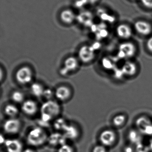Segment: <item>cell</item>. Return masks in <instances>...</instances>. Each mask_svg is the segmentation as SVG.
<instances>
[{
  "instance_id": "cell-23",
  "label": "cell",
  "mask_w": 152,
  "mask_h": 152,
  "mask_svg": "<svg viewBox=\"0 0 152 152\" xmlns=\"http://www.w3.org/2000/svg\"><path fill=\"white\" fill-rule=\"evenodd\" d=\"M61 18L63 22L69 24L73 22L75 18V15L71 11L66 10L62 13Z\"/></svg>"
},
{
  "instance_id": "cell-9",
  "label": "cell",
  "mask_w": 152,
  "mask_h": 152,
  "mask_svg": "<svg viewBox=\"0 0 152 152\" xmlns=\"http://www.w3.org/2000/svg\"><path fill=\"white\" fill-rule=\"evenodd\" d=\"M38 109V105L36 102L31 99L25 100L21 104V110L29 116L35 115L37 113Z\"/></svg>"
},
{
  "instance_id": "cell-15",
  "label": "cell",
  "mask_w": 152,
  "mask_h": 152,
  "mask_svg": "<svg viewBox=\"0 0 152 152\" xmlns=\"http://www.w3.org/2000/svg\"><path fill=\"white\" fill-rule=\"evenodd\" d=\"M152 123L151 119L146 116H140L136 121V126L141 133Z\"/></svg>"
},
{
  "instance_id": "cell-14",
  "label": "cell",
  "mask_w": 152,
  "mask_h": 152,
  "mask_svg": "<svg viewBox=\"0 0 152 152\" xmlns=\"http://www.w3.org/2000/svg\"><path fill=\"white\" fill-rule=\"evenodd\" d=\"M79 66L78 59L75 57H69L64 61L63 67L70 73L76 70Z\"/></svg>"
},
{
  "instance_id": "cell-18",
  "label": "cell",
  "mask_w": 152,
  "mask_h": 152,
  "mask_svg": "<svg viewBox=\"0 0 152 152\" xmlns=\"http://www.w3.org/2000/svg\"><path fill=\"white\" fill-rule=\"evenodd\" d=\"M45 88L43 85L37 82L33 83L30 87L31 94L36 97L40 98L43 97Z\"/></svg>"
},
{
  "instance_id": "cell-20",
  "label": "cell",
  "mask_w": 152,
  "mask_h": 152,
  "mask_svg": "<svg viewBox=\"0 0 152 152\" xmlns=\"http://www.w3.org/2000/svg\"><path fill=\"white\" fill-rule=\"evenodd\" d=\"M128 137L129 141L136 145L142 142L141 135L136 130H132L129 131Z\"/></svg>"
},
{
  "instance_id": "cell-25",
  "label": "cell",
  "mask_w": 152,
  "mask_h": 152,
  "mask_svg": "<svg viewBox=\"0 0 152 152\" xmlns=\"http://www.w3.org/2000/svg\"><path fill=\"white\" fill-rule=\"evenodd\" d=\"M68 125L66 123V121L64 120V119L62 118H58L54 123V127L57 129H62L64 130Z\"/></svg>"
},
{
  "instance_id": "cell-36",
  "label": "cell",
  "mask_w": 152,
  "mask_h": 152,
  "mask_svg": "<svg viewBox=\"0 0 152 152\" xmlns=\"http://www.w3.org/2000/svg\"><path fill=\"white\" fill-rule=\"evenodd\" d=\"M125 152H134V151L132 147L127 146L125 148Z\"/></svg>"
},
{
  "instance_id": "cell-21",
  "label": "cell",
  "mask_w": 152,
  "mask_h": 152,
  "mask_svg": "<svg viewBox=\"0 0 152 152\" xmlns=\"http://www.w3.org/2000/svg\"><path fill=\"white\" fill-rule=\"evenodd\" d=\"M11 98L12 102L16 104H22L25 101V95L19 90H16L12 92Z\"/></svg>"
},
{
  "instance_id": "cell-12",
  "label": "cell",
  "mask_w": 152,
  "mask_h": 152,
  "mask_svg": "<svg viewBox=\"0 0 152 152\" xmlns=\"http://www.w3.org/2000/svg\"><path fill=\"white\" fill-rule=\"evenodd\" d=\"M120 68L125 76L133 77L137 73V66L136 63L131 61H125Z\"/></svg>"
},
{
  "instance_id": "cell-24",
  "label": "cell",
  "mask_w": 152,
  "mask_h": 152,
  "mask_svg": "<svg viewBox=\"0 0 152 152\" xmlns=\"http://www.w3.org/2000/svg\"><path fill=\"white\" fill-rule=\"evenodd\" d=\"M126 120V117L124 114H120L113 118L112 123L116 127H120L124 125Z\"/></svg>"
},
{
  "instance_id": "cell-4",
  "label": "cell",
  "mask_w": 152,
  "mask_h": 152,
  "mask_svg": "<svg viewBox=\"0 0 152 152\" xmlns=\"http://www.w3.org/2000/svg\"><path fill=\"white\" fill-rule=\"evenodd\" d=\"M33 78L32 69L27 66L21 67L18 69L15 74V78L19 84L27 85L31 82Z\"/></svg>"
},
{
  "instance_id": "cell-39",
  "label": "cell",
  "mask_w": 152,
  "mask_h": 152,
  "mask_svg": "<svg viewBox=\"0 0 152 152\" xmlns=\"http://www.w3.org/2000/svg\"><path fill=\"white\" fill-rule=\"evenodd\" d=\"M23 152H35L33 150L30 149H27L23 151Z\"/></svg>"
},
{
  "instance_id": "cell-3",
  "label": "cell",
  "mask_w": 152,
  "mask_h": 152,
  "mask_svg": "<svg viewBox=\"0 0 152 152\" xmlns=\"http://www.w3.org/2000/svg\"><path fill=\"white\" fill-rule=\"evenodd\" d=\"M47 139L46 132L40 127L32 129L28 134L27 142L33 146H39L44 143Z\"/></svg>"
},
{
  "instance_id": "cell-35",
  "label": "cell",
  "mask_w": 152,
  "mask_h": 152,
  "mask_svg": "<svg viewBox=\"0 0 152 152\" xmlns=\"http://www.w3.org/2000/svg\"><path fill=\"white\" fill-rule=\"evenodd\" d=\"M108 35V31L105 29H104L101 31V34H100V36L101 38H104V37H106Z\"/></svg>"
},
{
  "instance_id": "cell-32",
  "label": "cell",
  "mask_w": 152,
  "mask_h": 152,
  "mask_svg": "<svg viewBox=\"0 0 152 152\" xmlns=\"http://www.w3.org/2000/svg\"><path fill=\"white\" fill-rule=\"evenodd\" d=\"M146 47L148 51L152 53V36L149 37L146 41Z\"/></svg>"
},
{
  "instance_id": "cell-5",
  "label": "cell",
  "mask_w": 152,
  "mask_h": 152,
  "mask_svg": "<svg viewBox=\"0 0 152 152\" xmlns=\"http://www.w3.org/2000/svg\"><path fill=\"white\" fill-rule=\"evenodd\" d=\"M95 52L91 46L84 45L79 51V58L84 63L91 62L95 57Z\"/></svg>"
},
{
  "instance_id": "cell-27",
  "label": "cell",
  "mask_w": 152,
  "mask_h": 152,
  "mask_svg": "<svg viewBox=\"0 0 152 152\" xmlns=\"http://www.w3.org/2000/svg\"><path fill=\"white\" fill-rule=\"evenodd\" d=\"M113 72L114 77L117 79H121L125 76L121 68H117L116 67L115 69L113 70Z\"/></svg>"
},
{
  "instance_id": "cell-26",
  "label": "cell",
  "mask_w": 152,
  "mask_h": 152,
  "mask_svg": "<svg viewBox=\"0 0 152 152\" xmlns=\"http://www.w3.org/2000/svg\"><path fill=\"white\" fill-rule=\"evenodd\" d=\"M54 96V91H53L51 88H45L43 97L46 101L52 100V98Z\"/></svg>"
},
{
  "instance_id": "cell-13",
  "label": "cell",
  "mask_w": 152,
  "mask_h": 152,
  "mask_svg": "<svg viewBox=\"0 0 152 152\" xmlns=\"http://www.w3.org/2000/svg\"><path fill=\"white\" fill-rule=\"evenodd\" d=\"M4 145L8 152H22V145L17 139H8L4 141Z\"/></svg>"
},
{
  "instance_id": "cell-29",
  "label": "cell",
  "mask_w": 152,
  "mask_h": 152,
  "mask_svg": "<svg viewBox=\"0 0 152 152\" xmlns=\"http://www.w3.org/2000/svg\"><path fill=\"white\" fill-rule=\"evenodd\" d=\"M58 152H73V149L70 145L65 144L63 145H61Z\"/></svg>"
},
{
  "instance_id": "cell-34",
  "label": "cell",
  "mask_w": 152,
  "mask_h": 152,
  "mask_svg": "<svg viewBox=\"0 0 152 152\" xmlns=\"http://www.w3.org/2000/svg\"><path fill=\"white\" fill-rule=\"evenodd\" d=\"M60 74H61V75L66 76L68 75L69 74V73L63 67H62L60 70Z\"/></svg>"
},
{
  "instance_id": "cell-28",
  "label": "cell",
  "mask_w": 152,
  "mask_h": 152,
  "mask_svg": "<svg viewBox=\"0 0 152 152\" xmlns=\"http://www.w3.org/2000/svg\"><path fill=\"white\" fill-rule=\"evenodd\" d=\"M150 151L149 146L144 144L142 142L136 145V152H149Z\"/></svg>"
},
{
  "instance_id": "cell-30",
  "label": "cell",
  "mask_w": 152,
  "mask_h": 152,
  "mask_svg": "<svg viewBox=\"0 0 152 152\" xmlns=\"http://www.w3.org/2000/svg\"><path fill=\"white\" fill-rule=\"evenodd\" d=\"M140 1L145 8L152 9V0H140Z\"/></svg>"
},
{
  "instance_id": "cell-2",
  "label": "cell",
  "mask_w": 152,
  "mask_h": 152,
  "mask_svg": "<svg viewBox=\"0 0 152 152\" xmlns=\"http://www.w3.org/2000/svg\"><path fill=\"white\" fill-rule=\"evenodd\" d=\"M137 52V48L134 43L129 41L123 42L119 45L117 58V59L131 58L136 55Z\"/></svg>"
},
{
  "instance_id": "cell-22",
  "label": "cell",
  "mask_w": 152,
  "mask_h": 152,
  "mask_svg": "<svg viewBox=\"0 0 152 152\" xmlns=\"http://www.w3.org/2000/svg\"><path fill=\"white\" fill-rule=\"evenodd\" d=\"M64 136L69 138H75L78 136L77 129L74 126L68 125L64 129Z\"/></svg>"
},
{
  "instance_id": "cell-11",
  "label": "cell",
  "mask_w": 152,
  "mask_h": 152,
  "mask_svg": "<svg viewBox=\"0 0 152 152\" xmlns=\"http://www.w3.org/2000/svg\"><path fill=\"white\" fill-rule=\"evenodd\" d=\"M116 33L119 38L126 40L130 39L133 35L132 28L126 24L118 25L116 28Z\"/></svg>"
},
{
  "instance_id": "cell-10",
  "label": "cell",
  "mask_w": 152,
  "mask_h": 152,
  "mask_svg": "<svg viewBox=\"0 0 152 152\" xmlns=\"http://www.w3.org/2000/svg\"><path fill=\"white\" fill-rule=\"evenodd\" d=\"M71 96V90L67 86H60L54 91V96L58 101L60 102L67 101L70 98Z\"/></svg>"
},
{
  "instance_id": "cell-31",
  "label": "cell",
  "mask_w": 152,
  "mask_h": 152,
  "mask_svg": "<svg viewBox=\"0 0 152 152\" xmlns=\"http://www.w3.org/2000/svg\"><path fill=\"white\" fill-rule=\"evenodd\" d=\"M93 152H107V150L104 145H98L94 148Z\"/></svg>"
},
{
  "instance_id": "cell-19",
  "label": "cell",
  "mask_w": 152,
  "mask_h": 152,
  "mask_svg": "<svg viewBox=\"0 0 152 152\" xmlns=\"http://www.w3.org/2000/svg\"><path fill=\"white\" fill-rule=\"evenodd\" d=\"M65 138L64 135H62L59 134H53L49 138V142L54 145L60 144L61 145H62L65 144Z\"/></svg>"
},
{
  "instance_id": "cell-17",
  "label": "cell",
  "mask_w": 152,
  "mask_h": 152,
  "mask_svg": "<svg viewBox=\"0 0 152 152\" xmlns=\"http://www.w3.org/2000/svg\"><path fill=\"white\" fill-rule=\"evenodd\" d=\"M102 66L105 70H112L116 67V60L114 58L105 57L103 58L101 60Z\"/></svg>"
},
{
  "instance_id": "cell-33",
  "label": "cell",
  "mask_w": 152,
  "mask_h": 152,
  "mask_svg": "<svg viewBox=\"0 0 152 152\" xmlns=\"http://www.w3.org/2000/svg\"><path fill=\"white\" fill-rule=\"evenodd\" d=\"M142 134L147 135H152V123L147 127L142 132Z\"/></svg>"
},
{
  "instance_id": "cell-16",
  "label": "cell",
  "mask_w": 152,
  "mask_h": 152,
  "mask_svg": "<svg viewBox=\"0 0 152 152\" xmlns=\"http://www.w3.org/2000/svg\"><path fill=\"white\" fill-rule=\"evenodd\" d=\"M4 113L10 118H16L20 113V110L14 104H8L4 107Z\"/></svg>"
},
{
  "instance_id": "cell-37",
  "label": "cell",
  "mask_w": 152,
  "mask_h": 152,
  "mask_svg": "<svg viewBox=\"0 0 152 152\" xmlns=\"http://www.w3.org/2000/svg\"><path fill=\"white\" fill-rule=\"evenodd\" d=\"M87 2L90 3L91 4H95L99 0H86Z\"/></svg>"
},
{
  "instance_id": "cell-1",
  "label": "cell",
  "mask_w": 152,
  "mask_h": 152,
  "mask_svg": "<svg viewBox=\"0 0 152 152\" xmlns=\"http://www.w3.org/2000/svg\"><path fill=\"white\" fill-rule=\"evenodd\" d=\"M61 108L59 104L51 100L46 101L41 107V119L45 122H48L61 113Z\"/></svg>"
},
{
  "instance_id": "cell-8",
  "label": "cell",
  "mask_w": 152,
  "mask_h": 152,
  "mask_svg": "<svg viewBox=\"0 0 152 152\" xmlns=\"http://www.w3.org/2000/svg\"><path fill=\"white\" fill-rule=\"evenodd\" d=\"M116 139V134L110 129L104 130L100 135V141L102 145L104 146H111L115 142Z\"/></svg>"
},
{
  "instance_id": "cell-38",
  "label": "cell",
  "mask_w": 152,
  "mask_h": 152,
  "mask_svg": "<svg viewBox=\"0 0 152 152\" xmlns=\"http://www.w3.org/2000/svg\"><path fill=\"white\" fill-rule=\"evenodd\" d=\"M149 146V149H150V151H152V140L150 142V144L148 145Z\"/></svg>"
},
{
  "instance_id": "cell-6",
  "label": "cell",
  "mask_w": 152,
  "mask_h": 152,
  "mask_svg": "<svg viewBox=\"0 0 152 152\" xmlns=\"http://www.w3.org/2000/svg\"><path fill=\"white\" fill-rule=\"evenodd\" d=\"M136 32L140 35L148 36L151 34L152 26L149 22L144 20H138L134 24Z\"/></svg>"
},
{
  "instance_id": "cell-7",
  "label": "cell",
  "mask_w": 152,
  "mask_h": 152,
  "mask_svg": "<svg viewBox=\"0 0 152 152\" xmlns=\"http://www.w3.org/2000/svg\"><path fill=\"white\" fill-rule=\"evenodd\" d=\"M21 126L20 121L16 118H10L4 123L3 128L6 133L15 134L19 130Z\"/></svg>"
}]
</instances>
